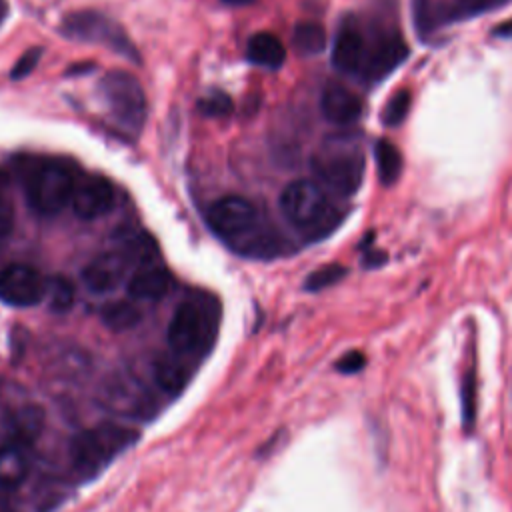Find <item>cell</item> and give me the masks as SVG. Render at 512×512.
I'll use <instances>...</instances> for the list:
<instances>
[{
    "mask_svg": "<svg viewBox=\"0 0 512 512\" xmlns=\"http://www.w3.org/2000/svg\"><path fill=\"white\" fill-rule=\"evenodd\" d=\"M464 394H462V412H464V420L470 424L474 418V376H466L464 382Z\"/></svg>",
    "mask_w": 512,
    "mask_h": 512,
    "instance_id": "4dcf8cb0",
    "label": "cell"
},
{
    "mask_svg": "<svg viewBox=\"0 0 512 512\" xmlns=\"http://www.w3.org/2000/svg\"><path fill=\"white\" fill-rule=\"evenodd\" d=\"M410 102H412L410 90H400V92H396V94L388 100V104H386V108H384V112H382V124H386V126H398V124H402L404 118H406V114H408V110H410Z\"/></svg>",
    "mask_w": 512,
    "mask_h": 512,
    "instance_id": "484cf974",
    "label": "cell"
},
{
    "mask_svg": "<svg viewBox=\"0 0 512 512\" xmlns=\"http://www.w3.org/2000/svg\"><path fill=\"white\" fill-rule=\"evenodd\" d=\"M40 54H42V48H38V46L26 50V52L16 60V64H14L12 72H10L12 80L26 78V76L36 68V64H38V60H40Z\"/></svg>",
    "mask_w": 512,
    "mask_h": 512,
    "instance_id": "f1b7e54d",
    "label": "cell"
},
{
    "mask_svg": "<svg viewBox=\"0 0 512 512\" xmlns=\"http://www.w3.org/2000/svg\"><path fill=\"white\" fill-rule=\"evenodd\" d=\"M282 214L310 240L324 238L340 224V212L314 180H294L280 194Z\"/></svg>",
    "mask_w": 512,
    "mask_h": 512,
    "instance_id": "5b68a950",
    "label": "cell"
},
{
    "mask_svg": "<svg viewBox=\"0 0 512 512\" xmlns=\"http://www.w3.org/2000/svg\"><path fill=\"white\" fill-rule=\"evenodd\" d=\"M100 94L114 122L130 132L138 134L146 120V96L140 82L122 70H110L100 80Z\"/></svg>",
    "mask_w": 512,
    "mask_h": 512,
    "instance_id": "8992f818",
    "label": "cell"
},
{
    "mask_svg": "<svg viewBox=\"0 0 512 512\" xmlns=\"http://www.w3.org/2000/svg\"><path fill=\"white\" fill-rule=\"evenodd\" d=\"M136 440L138 432L118 422H100L82 430L70 442L72 472L80 480H92Z\"/></svg>",
    "mask_w": 512,
    "mask_h": 512,
    "instance_id": "277c9868",
    "label": "cell"
},
{
    "mask_svg": "<svg viewBox=\"0 0 512 512\" xmlns=\"http://www.w3.org/2000/svg\"><path fill=\"white\" fill-rule=\"evenodd\" d=\"M198 110L212 118L228 116L232 112V98L222 90H214L208 96L198 100Z\"/></svg>",
    "mask_w": 512,
    "mask_h": 512,
    "instance_id": "4316f807",
    "label": "cell"
},
{
    "mask_svg": "<svg viewBox=\"0 0 512 512\" xmlns=\"http://www.w3.org/2000/svg\"><path fill=\"white\" fill-rule=\"evenodd\" d=\"M102 322L114 330V332H124V330H130L134 328L142 314L140 310L132 304V302H126V300H116V302H110L102 308Z\"/></svg>",
    "mask_w": 512,
    "mask_h": 512,
    "instance_id": "7402d4cb",
    "label": "cell"
},
{
    "mask_svg": "<svg viewBox=\"0 0 512 512\" xmlns=\"http://www.w3.org/2000/svg\"><path fill=\"white\" fill-rule=\"evenodd\" d=\"M386 260V254L382 252H368V256L364 258V266H380Z\"/></svg>",
    "mask_w": 512,
    "mask_h": 512,
    "instance_id": "1f68e13d",
    "label": "cell"
},
{
    "mask_svg": "<svg viewBox=\"0 0 512 512\" xmlns=\"http://www.w3.org/2000/svg\"><path fill=\"white\" fill-rule=\"evenodd\" d=\"M46 298L52 312L64 314L74 306V286L64 276H52L46 280Z\"/></svg>",
    "mask_w": 512,
    "mask_h": 512,
    "instance_id": "cb8c5ba5",
    "label": "cell"
},
{
    "mask_svg": "<svg viewBox=\"0 0 512 512\" xmlns=\"http://www.w3.org/2000/svg\"><path fill=\"white\" fill-rule=\"evenodd\" d=\"M102 404L120 416L148 420L156 414L154 394L134 376L118 374L102 386Z\"/></svg>",
    "mask_w": 512,
    "mask_h": 512,
    "instance_id": "9c48e42d",
    "label": "cell"
},
{
    "mask_svg": "<svg viewBox=\"0 0 512 512\" xmlns=\"http://www.w3.org/2000/svg\"><path fill=\"white\" fill-rule=\"evenodd\" d=\"M408 56V46L402 36L390 34L380 38L372 48L366 50V60L362 64V76L370 82H378L388 76L398 64H402Z\"/></svg>",
    "mask_w": 512,
    "mask_h": 512,
    "instance_id": "4fadbf2b",
    "label": "cell"
},
{
    "mask_svg": "<svg viewBox=\"0 0 512 512\" xmlns=\"http://www.w3.org/2000/svg\"><path fill=\"white\" fill-rule=\"evenodd\" d=\"M496 36H510L512 34V22H506L504 26H500L498 30H494Z\"/></svg>",
    "mask_w": 512,
    "mask_h": 512,
    "instance_id": "d6a6232c",
    "label": "cell"
},
{
    "mask_svg": "<svg viewBox=\"0 0 512 512\" xmlns=\"http://www.w3.org/2000/svg\"><path fill=\"white\" fill-rule=\"evenodd\" d=\"M212 232L230 246L250 258H276L288 246L278 230L258 212V208L242 196H224L206 212Z\"/></svg>",
    "mask_w": 512,
    "mask_h": 512,
    "instance_id": "6da1fadb",
    "label": "cell"
},
{
    "mask_svg": "<svg viewBox=\"0 0 512 512\" xmlns=\"http://www.w3.org/2000/svg\"><path fill=\"white\" fill-rule=\"evenodd\" d=\"M14 224V206L8 192V176L0 170V238L8 236Z\"/></svg>",
    "mask_w": 512,
    "mask_h": 512,
    "instance_id": "83f0119b",
    "label": "cell"
},
{
    "mask_svg": "<svg viewBox=\"0 0 512 512\" xmlns=\"http://www.w3.org/2000/svg\"><path fill=\"white\" fill-rule=\"evenodd\" d=\"M70 204L74 214L84 220L100 218L108 214L114 206V188L104 176H98V174L82 176L76 182Z\"/></svg>",
    "mask_w": 512,
    "mask_h": 512,
    "instance_id": "8fae6325",
    "label": "cell"
},
{
    "mask_svg": "<svg viewBox=\"0 0 512 512\" xmlns=\"http://www.w3.org/2000/svg\"><path fill=\"white\" fill-rule=\"evenodd\" d=\"M246 58L256 66L278 70L286 60V50L272 32H256L246 44Z\"/></svg>",
    "mask_w": 512,
    "mask_h": 512,
    "instance_id": "d6986e66",
    "label": "cell"
},
{
    "mask_svg": "<svg viewBox=\"0 0 512 512\" xmlns=\"http://www.w3.org/2000/svg\"><path fill=\"white\" fill-rule=\"evenodd\" d=\"M62 32L70 38L106 44L120 56H126L130 60L138 62V50L132 46V42L128 40L124 30L116 22L108 20L106 16H102L98 12L84 10V12L68 14L62 22Z\"/></svg>",
    "mask_w": 512,
    "mask_h": 512,
    "instance_id": "52a82bcc",
    "label": "cell"
},
{
    "mask_svg": "<svg viewBox=\"0 0 512 512\" xmlns=\"http://www.w3.org/2000/svg\"><path fill=\"white\" fill-rule=\"evenodd\" d=\"M224 2H228V4H234V6H238V4H248V2H252V0H224Z\"/></svg>",
    "mask_w": 512,
    "mask_h": 512,
    "instance_id": "e575fe53",
    "label": "cell"
},
{
    "mask_svg": "<svg viewBox=\"0 0 512 512\" xmlns=\"http://www.w3.org/2000/svg\"><path fill=\"white\" fill-rule=\"evenodd\" d=\"M30 446L6 444L0 448V488H18L30 472Z\"/></svg>",
    "mask_w": 512,
    "mask_h": 512,
    "instance_id": "e0dca14e",
    "label": "cell"
},
{
    "mask_svg": "<svg viewBox=\"0 0 512 512\" xmlns=\"http://www.w3.org/2000/svg\"><path fill=\"white\" fill-rule=\"evenodd\" d=\"M172 274L160 264L140 266L128 280V294L138 300H160L172 288Z\"/></svg>",
    "mask_w": 512,
    "mask_h": 512,
    "instance_id": "2e32d148",
    "label": "cell"
},
{
    "mask_svg": "<svg viewBox=\"0 0 512 512\" xmlns=\"http://www.w3.org/2000/svg\"><path fill=\"white\" fill-rule=\"evenodd\" d=\"M366 42L356 24L346 22L340 26L332 46V64L344 74H356L366 60Z\"/></svg>",
    "mask_w": 512,
    "mask_h": 512,
    "instance_id": "5bb4252c",
    "label": "cell"
},
{
    "mask_svg": "<svg viewBox=\"0 0 512 512\" xmlns=\"http://www.w3.org/2000/svg\"><path fill=\"white\" fill-rule=\"evenodd\" d=\"M46 298V280L26 264H10L0 270V300L8 306L28 308Z\"/></svg>",
    "mask_w": 512,
    "mask_h": 512,
    "instance_id": "30bf717a",
    "label": "cell"
},
{
    "mask_svg": "<svg viewBox=\"0 0 512 512\" xmlns=\"http://www.w3.org/2000/svg\"><path fill=\"white\" fill-rule=\"evenodd\" d=\"M26 200L36 214L54 216L70 204L76 172L70 162L48 156H26L16 164Z\"/></svg>",
    "mask_w": 512,
    "mask_h": 512,
    "instance_id": "3957f363",
    "label": "cell"
},
{
    "mask_svg": "<svg viewBox=\"0 0 512 512\" xmlns=\"http://www.w3.org/2000/svg\"><path fill=\"white\" fill-rule=\"evenodd\" d=\"M374 160H376V174L380 184L392 186L402 172L400 150L388 140H378L374 144Z\"/></svg>",
    "mask_w": 512,
    "mask_h": 512,
    "instance_id": "ffe728a7",
    "label": "cell"
},
{
    "mask_svg": "<svg viewBox=\"0 0 512 512\" xmlns=\"http://www.w3.org/2000/svg\"><path fill=\"white\" fill-rule=\"evenodd\" d=\"M132 264L134 262L122 248L102 252L82 270V280L90 292L106 294L120 286Z\"/></svg>",
    "mask_w": 512,
    "mask_h": 512,
    "instance_id": "7c38bea8",
    "label": "cell"
},
{
    "mask_svg": "<svg viewBox=\"0 0 512 512\" xmlns=\"http://www.w3.org/2000/svg\"><path fill=\"white\" fill-rule=\"evenodd\" d=\"M346 274H348V270L342 264H326V266L314 270L312 274H308V278L304 282V288L308 292H318V290H324L328 286L338 284Z\"/></svg>",
    "mask_w": 512,
    "mask_h": 512,
    "instance_id": "d4e9b609",
    "label": "cell"
},
{
    "mask_svg": "<svg viewBox=\"0 0 512 512\" xmlns=\"http://www.w3.org/2000/svg\"><path fill=\"white\" fill-rule=\"evenodd\" d=\"M322 116L338 126L354 124L362 114V100L340 84H328L320 98Z\"/></svg>",
    "mask_w": 512,
    "mask_h": 512,
    "instance_id": "9a60e30c",
    "label": "cell"
},
{
    "mask_svg": "<svg viewBox=\"0 0 512 512\" xmlns=\"http://www.w3.org/2000/svg\"><path fill=\"white\" fill-rule=\"evenodd\" d=\"M196 370L174 358L172 354H162L154 362V382L162 388L168 396H178Z\"/></svg>",
    "mask_w": 512,
    "mask_h": 512,
    "instance_id": "ac0fdd59",
    "label": "cell"
},
{
    "mask_svg": "<svg viewBox=\"0 0 512 512\" xmlns=\"http://www.w3.org/2000/svg\"><path fill=\"white\" fill-rule=\"evenodd\" d=\"M24 400H14L8 386H0V448L12 444L14 424Z\"/></svg>",
    "mask_w": 512,
    "mask_h": 512,
    "instance_id": "603a6c76",
    "label": "cell"
},
{
    "mask_svg": "<svg viewBox=\"0 0 512 512\" xmlns=\"http://www.w3.org/2000/svg\"><path fill=\"white\" fill-rule=\"evenodd\" d=\"M316 176L340 196H352L364 178V156L356 150L320 152L312 160Z\"/></svg>",
    "mask_w": 512,
    "mask_h": 512,
    "instance_id": "ba28073f",
    "label": "cell"
},
{
    "mask_svg": "<svg viewBox=\"0 0 512 512\" xmlns=\"http://www.w3.org/2000/svg\"><path fill=\"white\" fill-rule=\"evenodd\" d=\"M364 364H366L364 354L358 352V350H350V352H346V354L336 362V370H338L340 374H356V372H360V370L364 368Z\"/></svg>",
    "mask_w": 512,
    "mask_h": 512,
    "instance_id": "f546056e",
    "label": "cell"
},
{
    "mask_svg": "<svg viewBox=\"0 0 512 512\" xmlns=\"http://www.w3.org/2000/svg\"><path fill=\"white\" fill-rule=\"evenodd\" d=\"M220 328V302L214 294L192 290L176 306L166 340L168 354L196 370L212 352Z\"/></svg>",
    "mask_w": 512,
    "mask_h": 512,
    "instance_id": "7a4b0ae2",
    "label": "cell"
},
{
    "mask_svg": "<svg viewBox=\"0 0 512 512\" xmlns=\"http://www.w3.org/2000/svg\"><path fill=\"white\" fill-rule=\"evenodd\" d=\"M80 68H84V70H90V68H92V64H82V66H80ZM76 70H78V68H74V66H72V68H70V70H68V74H74V72H76Z\"/></svg>",
    "mask_w": 512,
    "mask_h": 512,
    "instance_id": "836d02e7",
    "label": "cell"
},
{
    "mask_svg": "<svg viewBox=\"0 0 512 512\" xmlns=\"http://www.w3.org/2000/svg\"><path fill=\"white\" fill-rule=\"evenodd\" d=\"M292 46L302 56H316L326 48V30L316 22H300L292 32Z\"/></svg>",
    "mask_w": 512,
    "mask_h": 512,
    "instance_id": "44dd1931",
    "label": "cell"
}]
</instances>
